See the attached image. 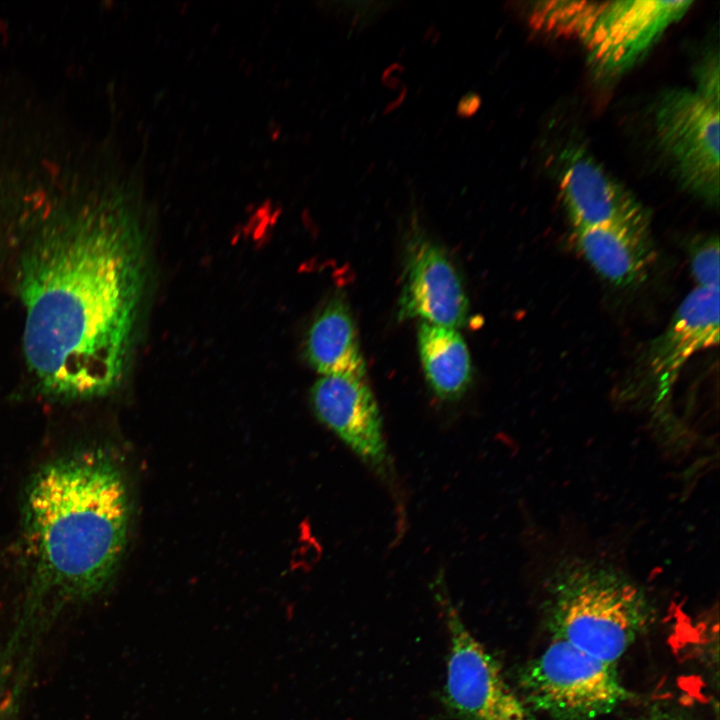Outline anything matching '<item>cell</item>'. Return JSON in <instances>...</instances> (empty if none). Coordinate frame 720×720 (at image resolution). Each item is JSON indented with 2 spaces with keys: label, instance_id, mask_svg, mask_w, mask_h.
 Wrapping results in <instances>:
<instances>
[{
  "label": "cell",
  "instance_id": "obj_1",
  "mask_svg": "<svg viewBox=\"0 0 720 720\" xmlns=\"http://www.w3.org/2000/svg\"><path fill=\"white\" fill-rule=\"evenodd\" d=\"M146 284L145 242L112 199L61 212L25 249L19 291L23 347L40 391L87 400L119 386Z\"/></svg>",
  "mask_w": 720,
  "mask_h": 720
},
{
  "label": "cell",
  "instance_id": "obj_2",
  "mask_svg": "<svg viewBox=\"0 0 720 720\" xmlns=\"http://www.w3.org/2000/svg\"><path fill=\"white\" fill-rule=\"evenodd\" d=\"M130 501L118 463L82 448L42 466L23 501L24 596L0 668L25 677L38 639L67 608L98 595L124 554Z\"/></svg>",
  "mask_w": 720,
  "mask_h": 720
},
{
  "label": "cell",
  "instance_id": "obj_3",
  "mask_svg": "<svg viewBox=\"0 0 720 720\" xmlns=\"http://www.w3.org/2000/svg\"><path fill=\"white\" fill-rule=\"evenodd\" d=\"M547 614L554 637L615 665L646 626L650 607L642 589L622 572L570 560L550 579Z\"/></svg>",
  "mask_w": 720,
  "mask_h": 720
},
{
  "label": "cell",
  "instance_id": "obj_4",
  "mask_svg": "<svg viewBox=\"0 0 720 720\" xmlns=\"http://www.w3.org/2000/svg\"><path fill=\"white\" fill-rule=\"evenodd\" d=\"M523 702L553 720H591L630 699L615 665L554 637L520 673Z\"/></svg>",
  "mask_w": 720,
  "mask_h": 720
},
{
  "label": "cell",
  "instance_id": "obj_5",
  "mask_svg": "<svg viewBox=\"0 0 720 720\" xmlns=\"http://www.w3.org/2000/svg\"><path fill=\"white\" fill-rule=\"evenodd\" d=\"M654 129L681 184L710 205L720 194L719 105L695 90L669 89L657 101Z\"/></svg>",
  "mask_w": 720,
  "mask_h": 720
},
{
  "label": "cell",
  "instance_id": "obj_6",
  "mask_svg": "<svg viewBox=\"0 0 720 720\" xmlns=\"http://www.w3.org/2000/svg\"><path fill=\"white\" fill-rule=\"evenodd\" d=\"M436 586L450 639L444 688L448 707L464 720H535L497 662L463 623L441 577Z\"/></svg>",
  "mask_w": 720,
  "mask_h": 720
},
{
  "label": "cell",
  "instance_id": "obj_7",
  "mask_svg": "<svg viewBox=\"0 0 720 720\" xmlns=\"http://www.w3.org/2000/svg\"><path fill=\"white\" fill-rule=\"evenodd\" d=\"M692 3L626 0L600 4L579 33L592 69L605 76L626 71Z\"/></svg>",
  "mask_w": 720,
  "mask_h": 720
},
{
  "label": "cell",
  "instance_id": "obj_8",
  "mask_svg": "<svg viewBox=\"0 0 720 720\" xmlns=\"http://www.w3.org/2000/svg\"><path fill=\"white\" fill-rule=\"evenodd\" d=\"M318 419L371 469L390 467L381 414L365 377L324 375L311 389Z\"/></svg>",
  "mask_w": 720,
  "mask_h": 720
},
{
  "label": "cell",
  "instance_id": "obj_9",
  "mask_svg": "<svg viewBox=\"0 0 720 720\" xmlns=\"http://www.w3.org/2000/svg\"><path fill=\"white\" fill-rule=\"evenodd\" d=\"M560 160V193L574 231L609 225L649 226L641 203L584 149L568 148Z\"/></svg>",
  "mask_w": 720,
  "mask_h": 720
},
{
  "label": "cell",
  "instance_id": "obj_10",
  "mask_svg": "<svg viewBox=\"0 0 720 720\" xmlns=\"http://www.w3.org/2000/svg\"><path fill=\"white\" fill-rule=\"evenodd\" d=\"M400 294V316L456 329L468 317L462 279L447 253L432 240L415 235L409 245Z\"/></svg>",
  "mask_w": 720,
  "mask_h": 720
},
{
  "label": "cell",
  "instance_id": "obj_11",
  "mask_svg": "<svg viewBox=\"0 0 720 720\" xmlns=\"http://www.w3.org/2000/svg\"><path fill=\"white\" fill-rule=\"evenodd\" d=\"M719 288L692 290L647 353L648 375L656 382L658 400L669 393L684 364L697 352L719 342Z\"/></svg>",
  "mask_w": 720,
  "mask_h": 720
},
{
  "label": "cell",
  "instance_id": "obj_12",
  "mask_svg": "<svg viewBox=\"0 0 720 720\" xmlns=\"http://www.w3.org/2000/svg\"><path fill=\"white\" fill-rule=\"evenodd\" d=\"M574 234L585 260L616 286L640 282L654 261L649 226L609 225L575 230Z\"/></svg>",
  "mask_w": 720,
  "mask_h": 720
},
{
  "label": "cell",
  "instance_id": "obj_13",
  "mask_svg": "<svg viewBox=\"0 0 720 720\" xmlns=\"http://www.w3.org/2000/svg\"><path fill=\"white\" fill-rule=\"evenodd\" d=\"M304 352L322 376H366L355 322L343 295L330 298L317 313L308 329Z\"/></svg>",
  "mask_w": 720,
  "mask_h": 720
},
{
  "label": "cell",
  "instance_id": "obj_14",
  "mask_svg": "<svg viewBox=\"0 0 720 720\" xmlns=\"http://www.w3.org/2000/svg\"><path fill=\"white\" fill-rule=\"evenodd\" d=\"M418 349L426 380L439 398L455 400L467 391L472 380L471 357L456 329L421 322Z\"/></svg>",
  "mask_w": 720,
  "mask_h": 720
},
{
  "label": "cell",
  "instance_id": "obj_15",
  "mask_svg": "<svg viewBox=\"0 0 720 720\" xmlns=\"http://www.w3.org/2000/svg\"><path fill=\"white\" fill-rule=\"evenodd\" d=\"M719 239L708 235L695 239L689 246V262L696 287L715 288L720 274Z\"/></svg>",
  "mask_w": 720,
  "mask_h": 720
},
{
  "label": "cell",
  "instance_id": "obj_16",
  "mask_svg": "<svg viewBox=\"0 0 720 720\" xmlns=\"http://www.w3.org/2000/svg\"><path fill=\"white\" fill-rule=\"evenodd\" d=\"M697 89L701 96L719 105V59L718 54L705 59L696 72Z\"/></svg>",
  "mask_w": 720,
  "mask_h": 720
},
{
  "label": "cell",
  "instance_id": "obj_17",
  "mask_svg": "<svg viewBox=\"0 0 720 720\" xmlns=\"http://www.w3.org/2000/svg\"><path fill=\"white\" fill-rule=\"evenodd\" d=\"M480 105V98L478 95L468 93L463 96L458 105V114L463 117H469L477 111Z\"/></svg>",
  "mask_w": 720,
  "mask_h": 720
},
{
  "label": "cell",
  "instance_id": "obj_18",
  "mask_svg": "<svg viewBox=\"0 0 720 720\" xmlns=\"http://www.w3.org/2000/svg\"><path fill=\"white\" fill-rule=\"evenodd\" d=\"M643 720H686L680 714L656 709L649 713Z\"/></svg>",
  "mask_w": 720,
  "mask_h": 720
}]
</instances>
